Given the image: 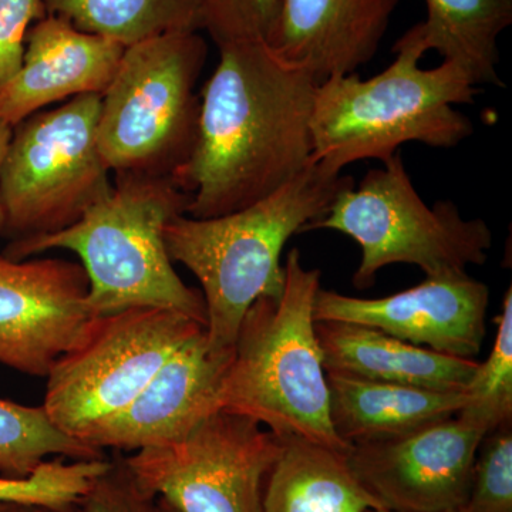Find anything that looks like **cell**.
<instances>
[{
    "instance_id": "obj_25",
    "label": "cell",
    "mask_w": 512,
    "mask_h": 512,
    "mask_svg": "<svg viewBox=\"0 0 512 512\" xmlns=\"http://www.w3.org/2000/svg\"><path fill=\"white\" fill-rule=\"evenodd\" d=\"M463 512H512V430L503 424L478 447Z\"/></svg>"
},
{
    "instance_id": "obj_3",
    "label": "cell",
    "mask_w": 512,
    "mask_h": 512,
    "mask_svg": "<svg viewBox=\"0 0 512 512\" xmlns=\"http://www.w3.org/2000/svg\"><path fill=\"white\" fill-rule=\"evenodd\" d=\"M191 194L173 177L117 175L110 194L70 227L10 241L3 256L25 261L50 249L79 256L96 316L133 308L183 313L207 325L202 293L177 275L164 242L168 222L187 214Z\"/></svg>"
},
{
    "instance_id": "obj_32",
    "label": "cell",
    "mask_w": 512,
    "mask_h": 512,
    "mask_svg": "<svg viewBox=\"0 0 512 512\" xmlns=\"http://www.w3.org/2000/svg\"><path fill=\"white\" fill-rule=\"evenodd\" d=\"M366 512H394L390 510H384V508H372V510L366 511ZM446 512H463L461 511V508H458V510H450Z\"/></svg>"
},
{
    "instance_id": "obj_24",
    "label": "cell",
    "mask_w": 512,
    "mask_h": 512,
    "mask_svg": "<svg viewBox=\"0 0 512 512\" xmlns=\"http://www.w3.org/2000/svg\"><path fill=\"white\" fill-rule=\"evenodd\" d=\"M107 463L109 457L72 463H64L63 458L46 460L32 476L0 477V501L49 507L80 503Z\"/></svg>"
},
{
    "instance_id": "obj_9",
    "label": "cell",
    "mask_w": 512,
    "mask_h": 512,
    "mask_svg": "<svg viewBox=\"0 0 512 512\" xmlns=\"http://www.w3.org/2000/svg\"><path fill=\"white\" fill-rule=\"evenodd\" d=\"M205 326L183 313L133 308L96 316L86 335L47 373L45 407L69 436L86 443L119 414Z\"/></svg>"
},
{
    "instance_id": "obj_14",
    "label": "cell",
    "mask_w": 512,
    "mask_h": 512,
    "mask_svg": "<svg viewBox=\"0 0 512 512\" xmlns=\"http://www.w3.org/2000/svg\"><path fill=\"white\" fill-rule=\"evenodd\" d=\"M232 356L234 352H212L207 333H202L178 350L126 409L97 426L86 443L121 453L184 439L220 410L221 387Z\"/></svg>"
},
{
    "instance_id": "obj_28",
    "label": "cell",
    "mask_w": 512,
    "mask_h": 512,
    "mask_svg": "<svg viewBox=\"0 0 512 512\" xmlns=\"http://www.w3.org/2000/svg\"><path fill=\"white\" fill-rule=\"evenodd\" d=\"M46 16L43 0H0V89L22 66L30 25Z\"/></svg>"
},
{
    "instance_id": "obj_6",
    "label": "cell",
    "mask_w": 512,
    "mask_h": 512,
    "mask_svg": "<svg viewBox=\"0 0 512 512\" xmlns=\"http://www.w3.org/2000/svg\"><path fill=\"white\" fill-rule=\"evenodd\" d=\"M207 55L200 32L170 33L124 49L101 94L97 123L110 171L173 177L190 160L201 111L195 89Z\"/></svg>"
},
{
    "instance_id": "obj_22",
    "label": "cell",
    "mask_w": 512,
    "mask_h": 512,
    "mask_svg": "<svg viewBox=\"0 0 512 512\" xmlns=\"http://www.w3.org/2000/svg\"><path fill=\"white\" fill-rule=\"evenodd\" d=\"M49 456L72 461L107 458L106 451L69 436L50 419L45 407L0 399V473L6 478H26Z\"/></svg>"
},
{
    "instance_id": "obj_2",
    "label": "cell",
    "mask_w": 512,
    "mask_h": 512,
    "mask_svg": "<svg viewBox=\"0 0 512 512\" xmlns=\"http://www.w3.org/2000/svg\"><path fill=\"white\" fill-rule=\"evenodd\" d=\"M353 184L352 177L330 173L312 161L284 187L247 208L214 218L180 215L165 225L171 261L200 281L212 352H234L252 303L281 298L286 242L322 218L336 195Z\"/></svg>"
},
{
    "instance_id": "obj_4",
    "label": "cell",
    "mask_w": 512,
    "mask_h": 512,
    "mask_svg": "<svg viewBox=\"0 0 512 512\" xmlns=\"http://www.w3.org/2000/svg\"><path fill=\"white\" fill-rule=\"evenodd\" d=\"M393 63L360 79L333 76L318 84L311 119L312 161L330 173L365 160H389L406 143L454 148L473 136L471 120L456 109L473 104L480 87L457 64L421 69L423 49L406 35Z\"/></svg>"
},
{
    "instance_id": "obj_15",
    "label": "cell",
    "mask_w": 512,
    "mask_h": 512,
    "mask_svg": "<svg viewBox=\"0 0 512 512\" xmlns=\"http://www.w3.org/2000/svg\"><path fill=\"white\" fill-rule=\"evenodd\" d=\"M124 49L47 15L29 29L22 66L0 89V121L16 127L56 101L103 94Z\"/></svg>"
},
{
    "instance_id": "obj_31",
    "label": "cell",
    "mask_w": 512,
    "mask_h": 512,
    "mask_svg": "<svg viewBox=\"0 0 512 512\" xmlns=\"http://www.w3.org/2000/svg\"><path fill=\"white\" fill-rule=\"evenodd\" d=\"M154 512H180L163 498H157L156 511Z\"/></svg>"
},
{
    "instance_id": "obj_21",
    "label": "cell",
    "mask_w": 512,
    "mask_h": 512,
    "mask_svg": "<svg viewBox=\"0 0 512 512\" xmlns=\"http://www.w3.org/2000/svg\"><path fill=\"white\" fill-rule=\"evenodd\" d=\"M47 15L128 47L154 37L204 30L202 0H43Z\"/></svg>"
},
{
    "instance_id": "obj_17",
    "label": "cell",
    "mask_w": 512,
    "mask_h": 512,
    "mask_svg": "<svg viewBox=\"0 0 512 512\" xmlns=\"http://www.w3.org/2000/svg\"><path fill=\"white\" fill-rule=\"evenodd\" d=\"M326 373L439 390L466 392L478 362L414 346L382 330L346 322H316Z\"/></svg>"
},
{
    "instance_id": "obj_13",
    "label": "cell",
    "mask_w": 512,
    "mask_h": 512,
    "mask_svg": "<svg viewBox=\"0 0 512 512\" xmlns=\"http://www.w3.org/2000/svg\"><path fill=\"white\" fill-rule=\"evenodd\" d=\"M487 285L468 274L426 278L406 291L365 299L320 288L315 322H346L382 330L404 342L473 359L487 333Z\"/></svg>"
},
{
    "instance_id": "obj_12",
    "label": "cell",
    "mask_w": 512,
    "mask_h": 512,
    "mask_svg": "<svg viewBox=\"0 0 512 512\" xmlns=\"http://www.w3.org/2000/svg\"><path fill=\"white\" fill-rule=\"evenodd\" d=\"M87 292L89 281L77 262L0 256V363L46 377L96 318Z\"/></svg>"
},
{
    "instance_id": "obj_10",
    "label": "cell",
    "mask_w": 512,
    "mask_h": 512,
    "mask_svg": "<svg viewBox=\"0 0 512 512\" xmlns=\"http://www.w3.org/2000/svg\"><path fill=\"white\" fill-rule=\"evenodd\" d=\"M284 440L258 421L218 410L184 439L126 457L138 483L180 512H262Z\"/></svg>"
},
{
    "instance_id": "obj_23",
    "label": "cell",
    "mask_w": 512,
    "mask_h": 512,
    "mask_svg": "<svg viewBox=\"0 0 512 512\" xmlns=\"http://www.w3.org/2000/svg\"><path fill=\"white\" fill-rule=\"evenodd\" d=\"M493 348L468 384L467 404L457 416L490 433L512 419V286L503 299Z\"/></svg>"
},
{
    "instance_id": "obj_16",
    "label": "cell",
    "mask_w": 512,
    "mask_h": 512,
    "mask_svg": "<svg viewBox=\"0 0 512 512\" xmlns=\"http://www.w3.org/2000/svg\"><path fill=\"white\" fill-rule=\"evenodd\" d=\"M399 0H281L265 40L318 84L355 73L375 57Z\"/></svg>"
},
{
    "instance_id": "obj_18",
    "label": "cell",
    "mask_w": 512,
    "mask_h": 512,
    "mask_svg": "<svg viewBox=\"0 0 512 512\" xmlns=\"http://www.w3.org/2000/svg\"><path fill=\"white\" fill-rule=\"evenodd\" d=\"M330 421L350 447L406 436L457 416L466 392H439L326 373Z\"/></svg>"
},
{
    "instance_id": "obj_8",
    "label": "cell",
    "mask_w": 512,
    "mask_h": 512,
    "mask_svg": "<svg viewBox=\"0 0 512 512\" xmlns=\"http://www.w3.org/2000/svg\"><path fill=\"white\" fill-rule=\"evenodd\" d=\"M101 94H83L13 127L0 170L10 241L55 234L110 194V168L97 144Z\"/></svg>"
},
{
    "instance_id": "obj_1",
    "label": "cell",
    "mask_w": 512,
    "mask_h": 512,
    "mask_svg": "<svg viewBox=\"0 0 512 512\" xmlns=\"http://www.w3.org/2000/svg\"><path fill=\"white\" fill-rule=\"evenodd\" d=\"M201 94L190 160L173 175L187 214L214 218L264 200L312 163L318 82L262 39L222 43Z\"/></svg>"
},
{
    "instance_id": "obj_27",
    "label": "cell",
    "mask_w": 512,
    "mask_h": 512,
    "mask_svg": "<svg viewBox=\"0 0 512 512\" xmlns=\"http://www.w3.org/2000/svg\"><path fill=\"white\" fill-rule=\"evenodd\" d=\"M156 504L157 497L141 487L126 456L117 453L94 478L80 508L82 512H154Z\"/></svg>"
},
{
    "instance_id": "obj_26",
    "label": "cell",
    "mask_w": 512,
    "mask_h": 512,
    "mask_svg": "<svg viewBox=\"0 0 512 512\" xmlns=\"http://www.w3.org/2000/svg\"><path fill=\"white\" fill-rule=\"evenodd\" d=\"M281 0H202L204 30L217 46L234 40L268 39Z\"/></svg>"
},
{
    "instance_id": "obj_7",
    "label": "cell",
    "mask_w": 512,
    "mask_h": 512,
    "mask_svg": "<svg viewBox=\"0 0 512 512\" xmlns=\"http://www.w3.org/2000/svg\"><path fill=\"white\" fill-rule=\"evenodd\" d=\"M370 170L359 185L336 195L328 212L306 229H332L362 249L353 276L357 289L375 285L389 265L419 266L427 278L468 274L487 262L493 232L481 218L467 220L453 201L429 207L412 183L400 151ZM305 229V231H306Z\"/></svg>"
},
{
    "instance_id": "obj_20",
    "label": "cell",
    "mask_w": 512,
    "mask_h": 512,
    "mask_svg": "<svg viewBox=\"0 0 512 512\" xmlns=\"http://www.w3.org/2000/svg\"><path fill=\"white\" fill-rule=\"evenodd\" d=\"M426 20L404 33L424 50L457 64L477 87H504L498 37L512 23V0H424Z\"/></svg>"
},
{
    "instance_id": "obj_30",
    "label": "cell",
    "mask_w": 512,
    "mask_h": 512,
    "mask_svg": "<svg viewBox=\"0 0 512 512\" xmlns=\"http://www.w3.org/2000/svg\"><path fill=\"white\" fill-rule=\"evenodd\" d=\"M13 127L0 121V170H2L3 161H5L6 153L10 140H12ZM5 228V212H3L2 202H0V232Z\"/></svg>"
},
{
    "instance_id": "obj_19",
    "label": "cell",
    "mask_w": 512,
    "mask_h": 512,
    "mask_svg": "<svg viewBox=\"0 0 512 512\" xmlns=\"http://www.w3.org/2000/svg\"><path fill=\"white\" fill-rule=\"evenodd\" d=\"M284 440L262 491V512H366L382 508L350 470L348 451Z\"/></svg>"
},
{
    "instance_id": "obj_29",
    "label": "cell",
    "mask_w": 512,
    "mask_h": 512,
    "mask_svg": "<svg viewBox=\"0 0 512 512\" xmlns=\"http://www.w3.org/2000/svg\"><path fill=\"white\" fill-rule=\"evenodd\" d=\"M0 512H82L80 503L49 507V505H35L0 501Z\"/></svg>"
},
{
    "instance_id": "obj_5",
    "label": "cell",
    "mask_w": 512,
    "mask_h": 512,
    "mask_svg": "<svg viewBox=\"0 0 512 512\" xmlns=\"http://www.w3.org/2000/svg\"><path fill=\"white\" fill-rule=\"evenodd\" d=\"M319 269L286 256L281 298L252 303L239 326L220 410L258 421L279 439H301L349 451L330 421L329 386L316 336L313 306Z\"/></svg>"
},
{
    "instance_id": "obj_11",
    "label": "cell",
    "mask_w": 512,
    "mask_h": 512,
    "mask_svg": "<svg viewBox=\"0 0 512 512\" xmlns=\"http://www.w3.org/2000/svg\"><path fill=\"white\" fill-rule=\"evenodd\" d=\"M485 431L460 416L397 439L352 446L350 470L384 510L446 512L466 504Z\"/></svg>"
}]
</instances>
